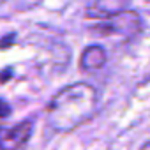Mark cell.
Segmentation results:
<instances>
[{
	"instance_id": "obj_4",
	"label": "cell",
	"mask_w": 150,
	"mask_h": 150,
	"mask_svg": "<svg viewBox=\"0 0 150 150\" xmlns=\"http://www.w3.org/2000/svg\"><path fill=\"white\" fill-rule=\"evenodd\" d=\"M127 4H129V0H96L87 11V18L110 20V18L127 11Z\"/></svg>"
},
{
	"instance_id": "obj_2",
	"label": "cell",
	"mask_w": 150,
	"mask_h": 150,
	"mask_svg": "<svg viewBox=\"0 0 150 150\" xmlns=\"http://www.w3.org/2000/svg\"><path fill=\"white\" fill-rule=\"evenodd\" d=\"M141 18L136 11H124L110 20H103L96 25L94 30H97L104 37L111 35H122V37H132L141 30Z\"/></svg>"
},
{
	"instance_id": "obj_1",
	"label": "cell",
	"mask_w": 150,
	"mask_h": 150,
	"mask_svg": "<svg viewBox=\"0 0 150 150\" xmlns=\"http://www.w3.org/2000/svg\"><path fill=\"white\" fill-rule=\"evenodd\" d=\"M97 90L85 81H78L58 90L48 108L46 122L57 132H69L85 124L97 111Z\"/></svg>"
},
{
	"instance_id": "obj_5",
	"label": "cell",
	"mask_w": 150,
	"mask_h": 150,
	"mask_svg": "<svg viewBox=\"0 0 150 150\" xmlns=\"http://www.w3.org/2000/svg\"><path fill=\"white\" fill-rule=\"evenodd\" d=\"M106 60H108V55L104 48L99 44H90L83 50L80 57V67L83 71H97L106 64Z\"/></svg>"
},
{
	"instance_id": "obj_6",
	"label": "cell",
	"mask_w": 150,
	"mask_h": 150,
	"mask_svg": "<svg viewBox=\"0 0 150 150\" xmlns=\"http://www.w3.org/2000/svg\"><path fill=\"white\" fill-rule=\"evenodd\" d=\"M9 115H11V106L4 99H0V118H6Z\"/></svg>"
},
{
	"instance_id": "obj_3",
	"label": "cell",
	"mask_w": 150,
	"mask_h": 150,
	"mask_svg": "<svg viewBox=\"0 0 150 150\" xmlns=\"http://www.w3.org/2000/svg\"><path fill=\"white\" fill-rule=\"evenodd\" d=\"M34 131L32 120H23L16 125H0V150H21Z\"/></svg>"
}]
</instances>
